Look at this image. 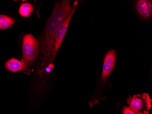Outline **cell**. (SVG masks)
Here are the masks:
<instances>
[{
    "label": "cell",
    "mask_w": 152,
    "mask_h": 114,
    "mask_svg": "<svg viewBox=\"0 0 152 114\" xmlns=\"http://www.w3.org/2000/svg\"><path fill=\"white\" fill-rule=\"evenodd\" d=\"M123 114H137L136 113L129 107L125 106L122 110Z\"/></svg>",
    "instance_id": "cell-10"
},
{
    "label": "cell",
    "mask_w": 152,
    "mask_h": 114,
    "mask_svg": "<svg viewBox=\"0 0 152 114\" xmlns=\"http://www.w3.org/2000/svg\"><path fill=\"white\" fill-rule=\"evenodd\" d=\"M137 8L140 15L145 19L151 17L152 2L149 0H140L137 3Z\"/></svg>",
    "instance_id": "cell-6"
},
{
    "label": "cell",
    "mask_w": 152,
    "mask_h": 114,
    "mask_svg": "<svg viewBox=\"0 0 152 114\" xmlns=\"http://www.w3.org/2000/svg\"><path fill=\"white\" fill-rule=\"evenodd\" d=\"M15 23L13 19L6 15H0V29H5L12 25Z\"/></svg>",
    "instance_id": "cell-9"
},
{
    "label": "cell",
    "mask_w": 152,
    "mask_h": 114,
    "mask_svg": "<svg viewBox=\"0 0 152 114\" xmlns=\"http://www.w3.org/2000/svg\"><path fill=\"white\" fill-rule=\"evenodd\" d=\"M152 99L147 93L130 96L127 99L129 107L137 114H149L151 108Z\"/></svg>",
    "instance_id": "cell-4"
},
{
    "label": "cell",
    "mask_w": 152,
    "mask_h": 114,
    "mask_svg": "<svg viewBox=\"0 0 152 114\" xmlns=\"http://www.w3.org/2000/svg\"><path fill=\"white\" fill-rule=\"evenodd\" d=\"M117 54L115 50H110L105 56L102 66L101 82L105 81L111 73L116 64Z\"/></svg>",
    "instance_id": "cell-5"
},
{
    "label": "cell",
    "mask_w": 152,
    "mask_h": 114,
    "mask_svg": "<svg viewBox=\"0 0 152 114\" xmlns=\"http://www.w3.org/2000/svg\"><path fill=\"white\" fill-rule=\"evenodd\" d=\"M27 64L24 61H21L17 59L12 58L6 63V68L10 71L16 72L24 71L27 68Z\"/></svg>",
    "instance_id": "cell-7"
},
{
    "label": "cell",
    "mask_w": 152,
    "mask_h": 114,
    "mask_svg": "<svg viewBox=\"0 0 152 114\" xmlns=\"http://www.w3.org/2000/svg\"><path fill=\"white\" fill-rule=\"evenodd\" d=\"M77 5H78V4L75 5L74 8L72 9L71 12L70 13L67 18L66 19L63 24L61 26L58 30L57 31L55 36L53 39L47 58L45 59L44 61L42 63V65L44 67L43 68L51 64L56 57V55L58 53V51L59 50L62 42L65 37L68 26L70 22L72 16H73V14L77 9Z\"/></svg>",
    "instance_id": "cell-2"
},
{
    "label": "cell",
    "mask_w": 152,
    "mask_h": 114,
    "mask_svg": "<svg viewBox=\"0 0 152 114\" xmlns=\"http://www.w3.org/2000/svg\"><path fill=\"white\" fill-rule=\"evenodd\" d=\"M77 4V1H75L71 6L70 1L64 0L57 2L55 6L40 38V54L42 63L47 58L57 31Z\"/></svg>",
    "instance_id": "cell-1"
},
{
    "label": "cell",
    "mask_w": 152,
    "mask_h": 114,
    "mask_svg": "<svg viewBox=\"0 0 152 114\" xmlns=\"http://www.w3.org/2000/svg\"><path fill=\"white\" fill-rule=\"evenodd\" d=\"M39 53V42L31 34H27L23 40V57L27 65H31L36 60Z\"/></svg>",
    "instance_id": "cell-3"
},
{
    "label": "cell",
    "mask_w": 152,
    "mask_h": 114,
    "mask_svg": "<svg viewBox=\"0 0 152 114\" xmlns=\"http://www.w3.org/2000/svg\"><path fill=\"white\" fill-rule=\"evenodd\" d=\"M33 11V6L29 3H23L19 8V13L22 17H28Z\"/></svg>",
    "instance_id": "cell-8"
}]
</instances>
